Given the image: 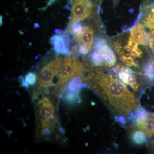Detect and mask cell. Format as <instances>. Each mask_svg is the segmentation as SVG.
I'll return each mask as SVG.
<instances>
[{
    "mask_svg": "<svg viewBox=\"0 0 154 154\" xmlns=\"http://www.w3.org/2000/svg\"><path fill=\"white\" fill-rule=\"evenodd\" d=\"M25 79L30 85H34L37 82V76L35 73L29 72L25 75Z\"/></svg>",
    "mask_w": 154,
    "mask_h": 154,
    "instance_id": "2e32d148",
    "label": "cell"
},
{
    "mask_svg": "<svg viewBox=\"0 0 154 154\" xmlns=\"http://www.w3.org/2000/svg\"><path fill=\"white\" fill-rule=\"evenodd\" d=\"M87 71V69L79 60L70 56L65 57L56 76L57 82L55 92L57 96H60L62 94L68 81L75 76L82 79Z\"/></svg>",
    "mask_w": 154,
    "mask_h": 154,
    "instance_id": "7a4b0ae2",
    "label": "cell"
},
{
    "mask_svg": "<svg viewBox=\"0 0 154 154\" xmlns=\"http://www.w3.org/2000/svg\"><path fill=\"white\" fill-rule=\"evenodd\" d=\"M149 45L152 51L154 53V29L152 30L150 33H149Z\"/></svg>",
    "mask_w": 154,
    "mask_h": 154,
    "instance_id": "e0dca14e",
    "label": "cell"
},
{
    "mask_svg": "<svg viewBox=\"0 0 154 154\" xmlns=\"http://www.w3.org/2000/svg\"><path fill=\"white\" fill-rule=\"evenodd\" d=\"M21 81V85H22V87H25L26 89H28L29 87V83L25 79H23V78H22Z\"/></svg>",
    "mask_w": 154,
    "mask_h": 154,
    "instance_id": "ac0fdd59",
    "label": "cell"
},
{
    "mask_svg": "<svg viewBox=\"0 0 154 154\" xmlns=\"http://www.w3.org/2000/svg\"><path fill=\"white\" fill-rule=\"evenodd\" d=\"M135 126L150 138L154 135V115L143 113L138 117Z\"/></svg>",
    "mask_w": 154,
    "mask_h": 154,
    "instance_id": "30bf717a",
    "label": "cell"
},
{
    "mask_svg": "<svg viewBox=\"0 0 154 154\" xmlns=\"http://www.w3.org/2000/svg\"><path fill=\"white\" fill-rule=\"evenodd\" d=\"M56 1H57V0H50L49 2L48 3V6L50 5H51L54 2H55Z\"/></svg>",
    "mask_w": 154,
    "mask_h": 154,
    "instance_id": "d6986e66",
    "label": "cell"
},
{
    "mask_svg": "<svg viewBox=\"0 0 154 154\" xmlns=\"http://www.w3.org/2000/svg\"><path fill=\"white\" fill-rule=\"evenodd\" d=\"M56 53L65 56H70L72 51L69 49L71 39L68 35L63 32H59L53 35L50 39Z\"/></svg>",
    "mask_w": 154,
    "mask_h": 154,
    "instance_id": "52a82bcc",
    "label": "cell"
},
{
    "mask_svg": "<svg viewBox=\"0 0 154 154\" xmlns=\"http://www.w3.org/2000/svg\"><path fill=\"white\" fill-rule=\"evenodd\" d=\"M94 50L100 56L101 66L110 68L116 63V58L115 53L107 44L106 39L101 37L96 38L94 42Z\"/></svg>",
    "mask_w": 154,
    "mask_h": 154,
    "instance_id": "8992f818",
    "label": "cell"
},
{
    "mask_svg": "<svg viewBox=\"0 0 154 154\" xmlns=\"http://www.w3.org/2000/svg\"><path fill=\"white\" fill-rule=\"evenodd\" d=\"M93 8L94 5L91 0H72L71 19L68 29L75 22L91 16L93 13Z\"/></svg>",
    "mask_w": 154,
    "mask_h": 154,
    "instance_id": "5b68a950",
    "label": "cell"
},
{
    "mask_svg": "<svg viewBox=\"0 0 154 154\" xmlns=\"http://www.w3.org/2000/svg\"><path fill=\"white\" fill-rule=\"evenodd\" d=\"M86 82L117 115L126 116L138 106L137 99L124 83L110 74L92 72Z\"/></svg>",
    "mask_w": 154,
    "mask_h": 154,
    "instance_id": "6da1fadb",
    "label": "cell"
},
{
    "mask_svg": "<svg viewBox=\"0 0 154 154\" xmlns=\"http://www.w3.org/2000/svg\"><path fill=\"white\" fill-rule=\"evenodd\" d=\"M84 27L82 23L80 22H75L74 24L72 25L69 30L71 31L74 39L76 41L78 42L79 38L80 35L82 32Z\"/></svg>",
    "mask_w": 154,
    "mask_h": 154,
    "instance_id": "5bb4252c",
    "label": "cell"
},
{
    "mask_svg": "<svg viewBox=\"0 0 154 154\" xmlns=\"http://www.w3.org/2000/svg\"><path fill=\"white\" fill-rule=\"evenodd\" d=\"M137 21L149 29H154V0H146L143 3Z\"/></svg>",
    "mask_w": 154,
    "mask_h": 154,
    "instance_id": "ba28073f",
    "label": "cell"
},
{
    "mask_svg": "<svg viewBox=\"0 0 154 154\" xmlns=\"http://www.w3.org/2000/svg\"><path fill=\"white\" fill-rule=\"evenodd\" d=\"M124 41L123 42L122 38H117L111 41V44L119 55L122 62L127 66L138 67V62L136 59L142 57L143 51L130 36L128 39Z\"/></svg>",
    "mask_w": 154,
    "mask_h": 154,
    "instance_id": "3957f363",
    "label": "cell"
},
{
    "mask_svg": "<svg viewBox=\"0 0 154 154\" xmlns=\"http://www.w3.org/2000/svg\"><path fill=\"white\" fill-rule=\"evenodd\" d=\"M130 36L134 42L138 44L148 45L149 41V33L147 32L142 24L137 22L130 28Z\"/></svg>",
    "mask_w": 154,
    "mask_h": 154,
    "instance_id": "8fae6325",
    "label": "cell"
},
{
    "mask_svg": "<svg viewBox=\"0 0 154 154\" xmlns=\"http://www.w3.org/2000/svg\"><path fill=\"white\" fill-rule=\"evenodd\" d=\"M62 62L61 57H55L42 68L38 77V86L39 88H48L53 85V79L58 73Z\"/></svg>",
    "mask_w": 154,
    "mask_h": 154,
    "instance_id": "277c9868",
    "label": "cell"
},
{
    "mask_svg": "<svg viewBox=\"0 0 154 154\" xmlns=\"http://www.w3.org/2000/svg\"><path fill=\"white\" fill-rule=\"evenodd\" d=\"M3 16L1 15V26L3 25Z\"/></svg>",
    "mask_w": 154,
    "mask_h": 154,
    "instance_id": "ffe728a7",
    "label": "cell"
},
{
    "mask_svg": "<svg viewBox=\"0 0 154 154\" xmlns=\"http://www.w3.org/2000/svg\"><path fill=\"white\" fill-rule=\"evenodd\" d=\"M146 137L145 134L141 131H137L133 134L132 140L137 144H143L146 141Z\"/></svg>",
    "mask_w": 154,
    "mask_h": 154,
    "instance_id": "9a60e30c",
    "label": "cell"
},
{
    "mask_svg": "<svg viewBox=\"0 0 154 154\" xmlns=\"http://www.w3.org/2000/svg\"><path fill=\"white\" fill-rule=\"evenodd\" d=\"M39 122L55 119V108L52 102L47 97H42L37 102Z\"/></svg>",
    "mask_w": 154,
    "mask_h": 154,
    "instance_id": "9c48e42d",
    "label": "cell"
},
{
    "mask_svg": "<svg viewBox=\"0 0 154 154\" xmlns=\"http://www.w3.org/2000/svg\"><path fill=\"white\" fill-rule=\"evenodd\" d=\"M63 98L67 102L69 103H73L80 101L79 92L76 91L67 90L64 95Z\"/></svg>",
    "mask_w": 154,
    "mask_h": 154,
    "instance_id": "4fadbf2b",
    "label": "cell"
},
{
    "mask_svg": "<svg viewBox=\"0 0 154 154\" xmlns=\"http://www.w3.org/2000/svg\"><path fill=\"white\" fill-rule=\"evenodd\" d=\"M152 146H154V140H153L152 141Z\"/></svg>",
    "mask_w": 154,
    "mask_h": 154,
    "instance_id": "44dd1931",
    "label": "cell"
},
{
    "mask_svg": "<svg viewBox=\"0 0 154 154\" xmlns=\"http://www.w3.org/2000/svg\"><path fill=\"white\" fill-rule=\"evenodd\" d=\"M94 30L91 27H84L78 41L79 45L85 46L91 50L94 42Z\"/></svg>",
    "mask_w": 154,
    "mask_h": 154,
    "instance_id": "7c38bea8",
    "label": "cell"
}]
</instances>
